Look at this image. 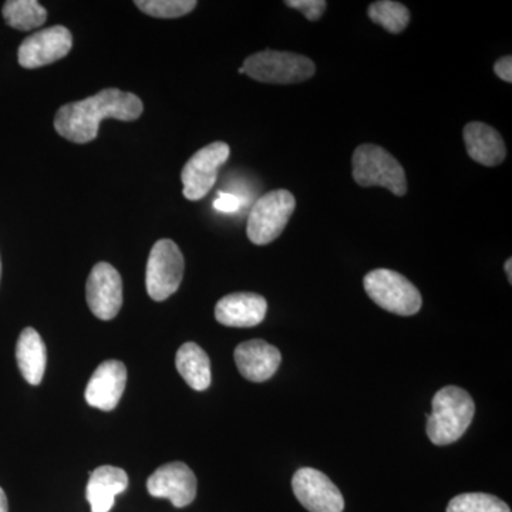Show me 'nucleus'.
I'll use <instances>...</instances> for the list:
<instances>
[{"mask_svg":"<svg viewBox=\"0 0 512 512\" xmlns=\"http://www.w3.org/2000/svg\"><path fill=\"white\" fill-rule=\"evenodd\" d=\"M86 298L96 318H116L123 306V281L119 271L107 262L94 265L87 279Z\"/></svg>","mask_w":512,"mask_h":512,"instance_id":"obj_10","label":"nucleus"},{"mask_svg":"<svg viewBox=\"0 0 512 512\" xmlns=\"http://www.w3.org/2000/svg\"><path fill=\"white\" fill-rule=\"evenodd\" d=\"M285 5L299 10L311 22H316V20L322 18L328 3L323 2V0H288Z\"/></svg>","mask_w":512,"mask_h":512,"instance_id":"obj_24","label":"nucleus"},{"mask_svg":"<svg viewBox=\"0 0 512 512\" xmlns=\"http://www.w3.org/2000/svg\"><path fill=\"white\" fill-rule=\"evenodd\" d=\"M292 490L309 512H343L345 500L338 487L322 471L305 467L296 471Z\"/></svg>","mask_w":512,"mask_h":512,"instance_id":"obj_9","label":"nucleus"},{"mask_svg":"<svg viewBox=\"0 0 512 512\" xmlns=\"http://www.w3.org/2000/svg\"><path fill=\"white\" fill-rule=\"evenodd\" d=\"M127 383V369L120 360H106L94 370L86 387V402L103 412L116 409Z\"/></svg>","mask_w":512,"mask_h":512,"instance_id":"obj_13","label":"nucleus"},{"mask_svg":"<svg viewBox=\"0 0 512 512\" xmlns=\"http://www.w3.org/2000/svg\"><path fill=\"white\" fill-rule=\"evenodd\" d=\"M447 512H511V508L495 495L466 493L454 497L447 505Z\"/></svg>","mask_w":512,"mask_h":512,"instance_id":"obj_22","label":"nucleus"},{"mask_svg":"<svg viewBox=\"0 0 512 512\" xmlns=\"http://www.w3.org/2000/svg\"><path fill=\"white\" fill-rule=\"evenodd\" d=\"M143 101L136 94L104 89L96 96L66 104L57 110V134L76 144H87L99 134L101 121H134L143 114Z\"/></svg>","mask_w":512,"mask_h":512,"instance_id":"obj_1","label":"nucleus"},{"mask_svg":"<svg viewBox=\"0 0 512 512\" xmlns=\"http://www.w3.org/2000/svg\"><path fill=\"white\" fill-rule=\"evenodd\" d=\"M234 357L239 373L254 383L271 379L282 362L281 352L261 339L241 343L235 349Z\"/></svg>","mask_w":512,"mask_h":512,"instance_id":"obj_15","label":"nucleus"},{"mask_svg":"<svg viewBox=\"0 0 512 512\" xmlns=\"http://www.w3.org/2000/svg\"><path fill=\"white\" fill-rule=\"evenodd\" d=\"M365 291L384 311L399 316H413L421 309L419 289L392 269H375L365 276Z\"/></svg>","mask_w":512,"mask_h":512,"instance_id":"obj_5","label":"nucleus"},{"mask_svg":"<svg viewBox=\"0 0 512 512\" xmlns=\"http://www.w3.org/2000/svg\"><path fill=\"white\" fill-rule=\"evenodd\" d=\"M241 207V200L234 194L228 192H220L217 200L214 201V208L221 212H235Z\"/></svg>","mask_w":512,"mask_h":512,"instance_id":"obj_25","label":"nucleus"},{"mask_svg":"<svg viewBox=\"0 0 512 512\" xmlns=\"http://www.w3.org/2000/svg\"><path fill=\"white\" fill-rule=\"evenodd\" d=\"M476 414L473 397L457 386L439 390L431 402L427 436L436 446L456 443L466 433Z\"/></svg>","mask_w":512,"mask_h":512,"instance_id":"obj_2","label":"nucleus"},{"mask_svg":"<svg viewBox=\"0 0 512 512\" xmlns=\"http://www.w3.org/2000/svg\"><path fill=\"white\" fill-rule=\"evenodd\" d=\"M183 252L171 239H160L148 256L146 285L148 296L156 302L170 298L184 278Z\"/></svg>","mask_w":512,"mask_h":512,"instance_id":"obj_7","label":"nucleus"},{"mask_svg":"<svg viewBox=\"0 0 512 512\" xmlns=\"http://www.w3.org/2000/svg\"><path fill=\"white\" fill-rule=\"evenodd\" d=\"M16 360L23 379L32 386L42 383L46 372L47 350L45 342L33 328L20 333L16 345Z\"/></svg>","mask_w":512,"mask_h":512,"instance_id":"obj_18","label":"nucleus"},{"mask_svg":"<svg viewBox=\"0 0 512 512\" xmlns=\"http://www.w3.org/2000/svg\"><path fill=\"white\" fill-rule=\"evenodd\" d=\"M141 12L158 19H177L188 15L198 3L195 0H136Z\"/></svg>","mask_w":512,"mask_h":512,"instance_id":"obj_23","label":"nucleus"},{"mask_svg":"<svg viewBox=\"0 0 512 512\" xmlns=\"http://www.w3.org/2000/svg\"><path fill=\"white\" fill-rule=\"evenodd\" d=\"M494 72L504 82L512 83V57L504 56L494 64Z\"/></svg>","mask_w":512,"mask_h":512,"instance_id":"obj_26","label":"nucleus"},{"mask_svg":"<svg viewBox=\"0 0 512 512\" xmlns=\"http://www.w3.org/2000/svg\"><path fill=\"white\" fill-rule=\"evenodd\" d=\"M464 143L471 160L484 167H497L507 156V147L501 134L480 121H473L464 127Z\"/></svg>","mask_w":512,"mask_h":512,"instance_id":"obj_16","label":"nucleus"},{"mask_svg":"<svg viewBox=\"0 0 512 512\" xmlns=\"http://www.w3.org/2000/svg\"><path fill=\"white\" fill-rule=\"evenodd\" d=\"M197 477L181 461L164 464L147 481L148 493L156 498L170 500L177 508L190 505L197 497Z\"/></svg>","mask_w":512,"mask_h":512,"instance_id":"obj_12","label":"nucleus"},{"mask_svg":"<svg viewBox=\"0 0 512 512\" xmlns=\"http://www.w3.org/2000/svg\"><path fill=\"white\" fill-rule=\"evenodd\" d=\"M178 373L191 389L204 392L211 386V362L197 343H184L175 356Z\"/></svg>","mask_w":512,"mask_h":512,"instance_id":"obj_19","label":"nucleus"},{"mask_svg":"<svg viewBox=\"0 0 512 512\" xmlns=\"http://www.w3.org/2000/svg\"><path fill=\"white\" fill-rule=\"evenodd\" d=\"M2 15L6 25L20 32L40 28L47 20V10L36 0H8Z\"/></svg>","mask_w":512,"mask_h":512,"instance_id":"obj_20","label":"nucleus"},{"mask_svg":"<svg viewBox=\"0 0 512 512\" xmlns=\"http://www.w3.org/2000/svg\"><path fill=\"white\" fill-rule=\"evenodd\" d=\"M353 178L360 187H382L403 197L407 192L404 168L384 148L375 144H362L352 158Z\"/></svg>","mask_w":512,"mask_h":512,"instance_id":"obj_3","label":"nucleus"},{"mask_svg":"<svg viewBox=\"0 0 512 512\" xmlns=\"http://www.w3.org/2000/svg\"><path fill=\"white\" fill-rule=\"evenodd\" d=\"M128 488V476L123 468L101 466L90 473L86 498L92 512H110L117 495Z\"/></svg>","mask_w":512,"mask_h":512,"instance_id":"obj_17","label":"nucleus"},{"mask_svg":"<svg viewBox=\"0 0 512 512\" xmlns=\"http://www.w3.org/2000/svg\"><path fill=\"white\" fill-rule=\"evenodd\" d=\"M231 148L224 141H215L201 148L184 165L181 180L187 200L200 201L217 183L218 171L227 163Z\"/></svg>","mask_w":512,"mask_h":512,"instance_id":"obj_8","label":"nucleus"},{"mask_svg":"<svg viewBox=\"0 0 512 512\" xmlns=\"http://www.w3.org/2000/svg\"><path fill=\"white\" fill-rule=\"evenodd\" d=\"M73 47V36L64 26L42 29L26 37L19 46V64L25 69H39L63 59Z\"/></svg>","mask_w":512,"mask_h":512,"instance_id":"obj_11","label":"nucleus"},{"mask_svg":"<svg viewBox=\"0 0 512 512\" xmlns=\"http://www.w3.org/2000/svg\"><path fill=\"white\" fill-rule=\"evenodd\" d=\"M505 274L508 275V281H510V284H512V259H508L507 262H505Z\"/></svg>","mask_w":512,"mask_h":512,"instance_id":"obj_28","label":"nucleus"},{"mask_svg":"<svg viewBox=\"0 0 512 512\" xmlns=\"http://www.w3.org/2000/svg\"><path fill=\"white\" fill-rule=\"evenodd\" d=\"M242 69L256 82L269 84L306 82L316 72L315 63L309 57L278 50H264L249 56Z\"/></svg>","mask_w":512,"mask_h":512,"instance_id":"obj_4","label":"nucleus"},{"mask_svg":"<svg viewBox=\"0 0 512 512\" xmlns=\"http://www.w3.org/2000/svg\"><path fill=\"white\" fill-rule=\"evenodd\" d=\"M268 302L252 292L231 293L215 306V319L228 328H254L264 322Z\"/></svg>","mask_w":512,"mask_h":512,"instance_id":"obj_14","label":"nucleus"},{"mask_svg":"<svg viewBox=\"0 0 512 512\" xmlns=\"http://www.w3.org/2000/svg\"><path fill=\"white\" fill-rule=\"evenodd\" d=\"M369 18L387 32L397 35L404 32L410 22V12L406 6L392 0H380L369 6Z\"/></svg>","mask_w":512,"mask_h":512,"instance_id":"obj_21","label":"nucleus"},{"mask_svg":"<svg viewBox=\"0 0 512 512\" xmlns=\"http://www.w3.org/2000/svg\"><path fill=\"white\" fill-rule=\"evenodd\" d=\"M295 208V197L286 190L271 191L259 198L248 217L249 241L262 247L281 237Z\"/></svg>","mask_w":512,"mask_h":512,"instance_id":"obj_6","label":"nucleus"},{"mask_svg":"<svg viewBox=\"0 0 512 512\" xmlns=\"http://www.w3.org/2000/svg\"><path fill=\"white\" fill-rule=\"evenodd\" d=\"M0 278H2V261H0Z\"/></svg>","mask_w":512,"mask_h":512,"instance_id":"obj_29","label":"nucleus"},{"mask_svg":"<svg viewBox=\"0 0 512 512\" xmlns=\"http://www.w3.org/2000/svg\"><path fill=\"white\" fill-rule=\"evenodd\" d=\"M0 512H9L8 498L2 488H0Z\"/></svg>","mask_w":512,"mask_h":512,"instance_id":"obj_27","label":"nucleus"}]
</instances>
